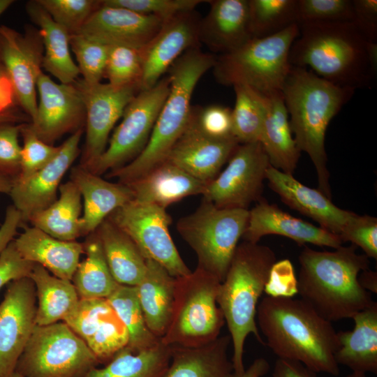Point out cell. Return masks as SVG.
<instances>
[{"mask_svg": "<svg viewBox=\"0 0 377 377\" xmlns=\"http://www.w3.org/2000/svg\"><path fill=\"white\" fill-rule=\"evenodd\" d=\"M15 101L12 84L0 62V114L11 110Z\"/></svg>", "mask_w": 377, "mask_h": 377, "instance_id": "680465c9", "label": "cell"}, {"mask_svg": "<svg viewBox=\"0 0 377 377\" xmlns=\"http://www.w3.org/2000/svg\"><path fill=\"white\" fill-rule=\"evenodd\" d=\"M20 134L23 139L20 172L13 180L24 182L54 158L59 146L49 145L40 140L32 130L30 123L20 124Z\"/></svg>", "mask_w": 377, "mask_h": 377, "instance_id": "7bdbcfd3", "label": "cell"}, {"mask_svg": "<svg viewBox=\"0 0 377 377\" xmlns=\"http://www.w3.org/2000/svg\"><path fill=\"white\" fill-rule=\"evenodd\" d=\"M207 15L200 20L199 39L219 54L234 51L252 38L249 0L209 1Z\"/></svg>", "mask_w": 377, "mask_h": 377, "instance_id": "cb8c5ba5", "label": "cell"}, {"mask_svg": "<svg viewBox=\"0 0 377 377\" xmlns=\"http://www.w3.org/2000/svg\"><path fill=\"white\" fill-rule=\"evenodd\" d=\"M200 17L195 11L165 20L156 34L140 50V90L153 87L186 51L199 47Z\"/></svg>", "mask_w": 377, "mask_h": 377, "instance_id": "ac0fdd59", "label": "cell"}, {"mask_svg": "<svg viewBox=\"0 0 377 377\" xmlns=\"http://www.w3.org/2000/svg\"><path fill=\"white\" fill-rule=\"evenodd\" d=\"M22 117L14 112L12 110L0 114V124L16 123L22 119Z\"/></svg>", "mask_w": 377, "mask_h": 377, "instance_id": "6125c7cd", "label": "cell"}, {"mask_svg": "<svg viewBox=\"0 0 377 377\" xmlns=\"http://www.w3.org/2000/svg\"><path fill=\"white\" fill-rule=\"evenodd\" d=\"M13 0H0V15H2L13 3Z\"/></svg>", "mask_w": 377, "mask_h": 377, "instance_id": "e7e4bbea", "label": "cell"}, {"mask_svg": "<svg viewBox=\"0 0 377 377\" xmlns=\"http://www.w3.org/2000/svg\"><path fill=\"white\" fill-rule=\"evenodd\" d=\"M38 103L35 118L30 122L43 142L53 143L67 133L83 128L85 108L74 84L57 83L42 72L37 80Z\"/></svg>", "mask_w": 377, "mask_h": 377, "instance_id": "e0dca14e", "label": "cell"}, {"mask_svg": "<svg viewBox=\"0 0 377 377\" xmlns=\"http://www.w3.org/2000/svg\"><path fill=\"white\" fill-rule=\"evenodd\" d=\"M71 181L77 187L83 199L82 236L95 232L114 210L133 199L127 184L106 181L80 165L71 169Z\"/></svg>", "mask_w": 377, "mask_h": 377, "instance_id": "d4e9b609", "label": "cell"}, {"mask_svg": "<svg viewBox=\"0 0 377 377\" xmlns=\"http://www.w3.org/2000/svg\"><path fill=\"white\" fill-rule=\"evenodd\" d=\"M269 166L260 142L239 144L226 168L206 186L203 199L221 208L248 209L252 202L261 199Z\"/></svg>", "mask_w": 377, "mask_h": 377, "instance_id": "4fadbf2b", "label": "cell"}, {"mask_svg": "<svg viewBox=\"0 0 377 377\" xmlns=\"http://www.w3.org/2000/svg\"><path fill=\"white\" fill-rule=\"evenodd\" d=\"M59 192V198L48 207L32 216L29 222L54 238L75 241L82 236L81 194L71 180L61 184Z\"/></svg>", "mask_w": 377, "mask_h": 377, "instance_id": "e575fe53", "label": "cell"}, {"mask_svg": "<svg viewBox=\"0 0 377 377\" xmlns=\"http://www.w3.org/2000/svg\"><path fill=\"white\" fill-rule=\"evenodd\" d=\"M176 278L158 263L147 259L143 277L135 286L138 300L149 331L161 339L172 315Z\"/></svg>", "mask_w": 377, "mask_h": 377, "instance_id": "f1b7e54d", "label": "cell"}, {"mask_svg": "<svg viewBox=\"0 0 377 377\" xmlns=\"http://www.w3.org/2000/svg\"><path fill=\"white\" fill-rule=\"evenodd\" d=\"M289 54L291 66L306 68L337 85L370 87L376 76L377 43L350 22L298 24Z\"/></svg>", "mask_w": 377, "mask_h": 377, "instance_id": "7a4b0ae2", "label": "cell"}, {"mask_svg": "<svg viewBox=\"0 0 377 377\" xmlns=\"http://www.w3.org/2000/svg\"><path fill=\"white\" fill-rule=\"evenodd\" d=\"M298 24L352 22L353 0H297Z\"/></svg>", "mask_w": 377, "mask_h": 377, "instance_id": "c3c4849f", "label": "cell"}, {"mask_svg": "<svg viewBox=\"0 0 377 377\" xmlns=\"http://www.w3.org/2000/svg\"><path fill=\"white\" fill-rule=\"evenodd\" d=\"M300 34L294 24L273 35L252 38L230 52L216 56L213 69L221 84H244L261 94L281 91L291 69L290 47Z\"/></svg>", "mask_w": 377, "mask_h": 377, "instance_id": "52a82bcc", "label": "cell"}, {"mask_svg": "<svg viewBox=\"0 0 377 377\" xmlns=\"http://www.w3.org/2000/svg\"><path fill=\"white\" fill-rule=\"evenodd\" d=\"M13 185V179L0 175V193L9 194Z\"/></svg>", "mask_w": 377, "mask_h": 377, "instance_id": "be15d7a7", "label": "cell"}, {"mask_svg": "<svg viewBox=\"0 0 377 377\" xmlns=\"http://www.w3.org/2000/svg\"><path fill=\"white\" fill-rule=\"evenodd\" d=\"M267 296L293 297L298 294L297 279L288 259L276 261L272 265L265 290Z\"/></svg>", "mask_w": 377, "mask_h": 377, "instance_id": "f5cc1de1", "label": "cell"}, {"mask_svg": "<svg viewBox=\"0 0 377 377\" xmlns=\"http://www.w3.org/2000/svg\"><path fill=\"white\" fill-rule=\"evenodd\" d=\"M11 377H22V376L20 375L19 374L14 372V374L12 375Z\"/></svg>", "mask_w": 377, "mask_h": 377, "instance_id": "003e7915", "label": "cell"}, {"mask_svg": "<svg viewBox=\"0 0 377 377\" xmlns=\"http://www.w3.org/2000/svg\"><path fill=\"white\" fill-rule=\"evenodd\" d=\"M170 91L168 76L153 87L140 90L126 106L108 146L89 170L101 175L135 158L147 145L158 113Z\"/></svg>", "mask_w": 377, "mask_h": 377, "instance_id": "8fae6325", "label": "cell"}, {"mask_svg": "<svg viewBox=\"0 0 377 377\" xmlns=\"http://www.w3.org/2000/svg\"><path fill=\"white\" fill-rule=\"evenodd\" d=\"M113 313L107 299H80L63 322L86 343Z\"/></svg>", "mask_w": 377, "mask_h": 377, "instance_id": "ee69618b", "label": "cell"}, {"mask_svg": "<svg viewBox=\"0 0 377 377\" xmlns=\"http://www.w3.org/2000/svg\"><path fill=\"white\" fill-rule=\"evenodd\" d=\"M107 300L127 330V346L132 351L146 350L160 341L146 325L135 286L118 284Z\"/></svg>", "mask_w": 377, "mask_h": 377, "instance_id": "74e56055", "label": "cell"}, {"mask_svg": "<svg viewBox=\"0 0 377 377\" xmlns=\"http://www.w3.org/2000/svg\"><path fill=\"white\" fill-rule=\"evenodd\" d=\"M270 369L269 363L263 357L254 360L251 364L242 372L232 371L227 377H263Z\"/></svg>", "mask_w": 377, "mask_h": 377, "instance_id": "91938a15", "label": "cell"}, {"mask_svg": "<svg viewBox=\"0 0 377 377\" xmlns=\"http://www.w3.org/2000/svg\"><path fill=\"white\" fill-rule=\"evenodd\" d=\"M70 47L75 55L82 80L89 84L101 82L104 77L110 45L75 33L70 35Z\"/></svg>", "mask_w": 377, "mask_h": 377, "instance_id": "60d3db41", "label": "cell"}, {"mask_svg": "<svg viewBox=\"0 0 377 377\" xmlns=\"http://www.w3.org/2000/svg\"><path fill=\"white\" fill-rule=\"evenodd\" d=\"M249 209L221 208L202 199L192 213L181 217L176 228L194 251L198 266L221 283L242 237Z\"/></svg>", "mask_w": 377, "mask_h": 377, "instance_id": "9c48e42d", "label": "cell"}, {"mask_svg": "<svg viewBox=\"0 0 377 377\" xmlns=\"http://www.w3.org/2000/svg\"><path fill=\"white\" fill-rule=\"evenodd\" d=\"M256 322L279 358L300 362L317 374L339 375L334 358L337 332L302 299L265 296L257 306Z\"/></svg>", "mask_w": 377, "mask_h": 377, "instance_id": "6da1fadb", "label": "cell"}, {"mask_svg": "<svg viewBox=\"0 0 377 377\" xmlns=\"http://www.w3.org/2000/svg\"><path fill=\"white\" fill-rule=\"evenodd\" d=\"M281 92L296 145L309 155L316 168L318 189L331 199L325 133L355 89L333 84L307 68L292 66Z\"/></svg>", "mask_w": 377, "mask_h": 377, "instance_id": "277c9868", "label": "cell"}, {"mask_svg": "<svg viewBox=\"0 0 377 377\" xmlns=\"http://www.w3.org/2000/svg\"><path fill=\"white\" fill-rule=\"evenodd\" d=\"M22 223L20 212L13 205L8 206L3 223L0 227V253L14 240L17 228Z\"/></svg>", "mask_w": 377, "mask_h": 377, "instance_id": "9f6ffc18", "label": "cell"}, {"mask_svg": "<svg viewBox=\"0 0 377 377\" xmlns=\"http://www.w3.org/2000/svg\"><path fill=\"white\" fill-rule=\"evenodd\" d=\"M352 331L337 332L339 348L334 358L352 372L377 374V303L356 313Z\"/></svg>", "mask_w": 377, "mask_h": 377, "instance_id": "f546056e", "label": "cell"}, {"mask_svg": "<svg viewBox=\"0 0 377 377\" xmlns=\"http://www.w3.org/2000/svg\"><path fill=\"white\" fill-rule=\"evenodd\" d=\"M262 95L264 117L260 142L272 167L293 175L301 151L290 129L282 92L274 91Z\"/></svg>", "mask_w": 377, "mask_h": 377, "instance_id": "83f0119b", "label": "cell"}, {"mask_svg": "<svg viewBox=\"0 0 377 377\" xmlns=\"http://www.w3.org/2000/svg\"><path fill=\"white\" fill-rule=\"evenodd\" d=\"M277 235L299 245L311 244L337 249L343 244L338 235L283 211L275 204L261 198L249 210V219L242 239L258 243L264 236Z\"/></svg>", "mask_w": 377, "mask_h": 377, "instance_id": "44dd1931", "label": "cell"}, {"mask_svg": "<svg viewBox=\"0 0 377 377\" xmlns=\"http://www.w3.org/2000/svg\"><path fill=\"white\" fill-rule=\"evenodd\" d=\"M43 57L38 31L30 28L22 34L5 25L0 27V62L12 84L15 101L31 121L37 111L36 84L43 72Z\"/></svg>", "mask_w": 377, "mask_h": 377, "instance_id": "9a60e30c", "label": "cell"}, {"mask_svg": "<svg viewBox=\"0 0 377 377\" xmlns=\"http://www.w3.org/2000/svg\"><path fill=\"white\" fill-rule=\"evenodd\" d=\"M73 83L86 114V138L80 165L89 170L105 150L114 124L140 89L135 86L114 87L101 82L89 84L82 79Z\"/></svg>", "mask_w": 377, "mask_h": 377, "instance_id": "5bb4252c", "label": "cell"}, {"mask_svg": "<svg viewBox=\"0 0 377 377\" xmlns=\"http://www.w3.org/2000/svg\"><path fill=\"white\" fill-rule=\"evenodd\" d=\"M346 377H367L366 374L358 373V372H351L350 374L346 376Z\"/></svg>", "mask_w": 377, "mask_h": 377, "instance_id": "03108f58", "label": "cell"}, {"mask_svg": "<svg viewBox=\"0 0 377 377\" xmlns=\"http://www.w3.org/2000/svg\"><path fill=\"white\" fill-rule=\"evenodd\" d=\"M96 232L117 283L136 286L145 274L147 259L135 242L108 218L101 223Z\"/></svg>", "mask_w": 377, "mask_h": 377, "instance_id": "d6a6232c", "label": "cell"}, {"mask_svg": "<svg viewBox=\"0 0 377 377\" xmlns=\"http://www.w3.org/2000/svg\"><path fill=\"white\" fill-rule=\"evenodd\" d=\"M216 55L199 47L186 51L169 68L170 91L158 113L147 145L128 164L110 171L108 176L128 184L163 163L186 128L191 97L201 77L214 66Z\"/></svg>", "mask_w": 377, "mask_h": 377, "instance_id": "5b68a950", "label": "cell"}, {"mask_svg": "<svg viewBox=\"0 0 377 377\" xmlns=\"http://www.w3.org/2000/svg\"><path fill=\"white\" fill-rule=\"evenodd\" d=\"M20 124H0V175L13 180L20 172L22 147L18 141Z\"/></svg>", "mask_w": 377, "mask_h": 377, "instance_id": "816d5d0a", "label": "cell"}, {"mask_svg": "<svg viewBox=\"0 0 377 377\" xmlns=\"http://www.w3.org/2000/svg\"><path fill=\"white\" fill-rule=\"evenodd\" d=\"M360 285L368 292L377 293L376 272L367 269L360 272L358 276Z\"/></svg>", "mask_w": 377, "mask_h": 377, "instance_id": "94428289", "label": "cell"}, {"mask_svg": "<svg viewBox=\"0 0 377 377\" xmlns=\"http://www.w3.org/2000/svg\"><path fill=\"white\" fill-rule=\"evenodd\" d=\"M54 22L68 32L77 33L92 13L99 7L100 1L94 0H36Z\"/></svg>", "mask_w": 377, "mask_h": 377, "instance_id": "bcb514c9", "label": "cell"}, {"mask_svg": "<svg viewBox=\"0 0 377 377\" xmlns=\"http://www.w3.org/2000/svg\"><path fill=\"white\" fill-rule=\"evenodd\" d=\"M126 184L134 201L165 209L186 197L202 195L207 185L168 161Z\"/></svg>", "mask_w": 377, "mask_h": 377, "instance_id": "484cf974", "label": "cell"}, {"mask_svg": "<svg viewBox=\"0 0 377 377\" xmlns=\"http://www.w3.org/2000/svg\"><path fill=\"white\" fill-rule=\"evenodd\" d=\"M352 23L369 42L377 43V1L353 0Z\"/></svg>", "mask_w": 377, "mask_h": 377, "instance_id": "11a10c76", "label": "cell"}, {"mask_svg": "<svg viewBox=\"0 0 377 377\" xmlns=\"http://www.w3.org/2000/svg\"><path fill=\"white\" fill-rule=\"evenodd\" d=\"M201 0H104V6L124 8L144 15H154L164 20L173 16L194 10Z\"/></svg>", "mask_w": 377, "mask_h": 377, "instance_id": "681fc988", "label": "cell"}, {"mask_svg": "<svg viewBox=\"0 0 377 377\" xmlns=\"http://www.w3.org/2000/svg\"><path fill=\"white\" fill-rule=\"evenodd\" d=\"M26 10L39 27L43 45V68L60 83L75 82L80 71L71 54V34L54 22L36 0L27 2Z\"/></svg>", "mask_w": 377, "mask_h": 377, "instance_id": "4dcf8cb0", "label": "cell"}, {"mask_svg": "<svg viewBox=\"0 0 377 377\" xmlns=\"http://www.w3.org/2000/svg\"><path fill=\"white\" fill-rule=\"evenodd\" d=\"M142 75L139 50L123 45H110L104 77L114 87L135 86L140 89Z\"/></svg>", "mask_w": 377, "mask_h": 377, "instance_id": "b9f144b4", "label": "cell"}, {"mask_svg": "<svg viewBox=\"0 0 377 377\" xmlns=\"http://www.w3.org/2000/svg\"><path fill=\"white\" fill-rule=\"evenodd\" d=\"M221 282L197 267L189 274L176 278L172 315L160 339L169 346L199 347L219 337L225 323L216 297Z\"/></svg>", "mask_w": 377, "mask_h": 377, "instance_id": "ba28073f", "label": "cell"}, {"mask_svg": "<svg viewBox=\"0 0 377 377\" xmlns=\"http://www.w3.org/2000/svg\"><path fill=\"white\" fill-rule=\"evenodd\" d=\"M356 249L353 244L330 251L306 246L299 256L298 294L331 323L352 318L374 302L358 280L369 268V258Z\"/></svg>", "mask_w": 377, "mask_h": 377, "instance_id": "3957f363", "label": "cell"}, {"mask_svg": "<svg viewBox=\"0 0 377 377\" xmlns=\"http://www.w3.org/2000/svg\"><path fill=\"white\" fill-rule=\"evenodd\" d=\"M165 20L117 6L101 3L77 32L108 45L142 48Z\"/></svg>", "mask_w": 377, "mask_h": 377, "instance_id": "ffe728a7", "label": "cell"}, {"mask_svg": "<svg viewBox=\"0 0 377 377\" xmlns=\"http://www.w3.org/2000/svg\"><path fill=\"white\" fill-rule=\"evenodd\" d=\"M339 237L360 247L369 258L377 259V219L369 215H354L343 228Z\"/></svg>", "mask_w": 377, "mask_h": 377, "instance_id": "f907efd6", "label": "cell"}, {"mask_svg": "<svg viewBox=\"0 0 377 377\" xmlns=\"http://www.w3.org/2000/svg\"><path fill=\"white\" fill-rule=\"evenodd\" d=\"M83 128L71 135L54 158L24 182L13 180L9 193L13 205L20 212L22 222L46 209L57 199V191L66 172L77 157Z\"/></svg>", "mask_w": 377, "mask_h": 377, "instance_id": "d6986e66", "label": "cell"}, {"mask_svg": "<svg viewBox=\"0 0 377 377\" xmlns=\"http://www.w3.org/2000/svg\"><path fill=\"white\" fill-rule=\"evenodd\" d=\"M170 360L171 347L161 340L156 345L137 353L126 346L103 367L94 368L85 377H163Z\"/></svg>", "mask_w": 377, "mask_h": 377, "instance_id": "d590c367", "label": "cell"}, {"mask_svg": "<svg viewBox=\"0 0 377 377\" xmlns=\"http://www.w3.org/2000/svg\"><path fill=\"white\" fill-rule=\"evenodd\" d=\"M230 335L199 347H171L170 365L163 377H227L233 371L228 356Z\"/></svg>", "mask_w": 377, "mask_h": 377, "instance_id": "1f68e13d", "label": "cell"}, {"mask_svg": "<svg viewBox=\"0 0 377 377\" xmlns=\"http://www.w3.org/2000/svg\"><path fill=\"white\" fill-rule=\"evenodd\" d=\"M239 145L234 138L216 140L205 136L188 123L165 161L208 184L219 174Z\"/></svg>", "mask_w": 377, "mask_h": 377, "instance_id": "603a6c76", "label": "cell"}, {"mask_svg": "<svg viewBox=\"0 0 377 377\" xmlns=\"http://www.w3.org/2000/svg\"><path fill=\"white\" fill-rule=\"evenodd\" d=\"M83 244L86 258L78 264L71 281L80 299H107L119 283L110 272L96 231Z\"/></svg>", "mask_w": 377, "mask_h": 377, "instance_id": "8d00e7d4", "label": "cell"}, {"mask_svg": "<svg viewBox=\"0 0 377 377\" xmlns=\"http://www.w3.org/2000/svg\"><path fill=\"white\" fill-rule=\"evenodd\" d=\"M232 135L239 144L260 142L264 117L262 94L244 84L233 86Z\"/></svg>", "mask_w": 377, "mask_h": 377, "instance_id": "f35d334b", "label": "cell"}, {"mask_svg": "<svg viewBox=\"0 0 377 377\" xmlns=\"http://www.w3.org/2000/svg\"><path fill=\"white\" fill-rule=\"evenodd\" d=\"M276 261L275 253L270 247L244 241L238 244L225 279L219 285L216 302L230 333L235 372L245 369L244 348L249 334L265 345L257 326L256 311Z\"/></svg>", "mask_w": 377, "mask_h": 377, "instance_id": "8992f818", "label": "cell"}, {"mask_svg": "<svg viewBox=\"0 0 377 377\" xmlns=\"http://www.w3.org/2000/svg\"><path fill=\"white\" fill-rule=\"evenodd\" d=\"M108 218L131 237L146 259L158 263L173 277L191 272L170 234L172 219L166 209L132 200Z\"/></svg>", "mask_w": 377, "mask_h": 377, "instance_id": "7c38bea8", "label": "cell"}, {"mask_svg": "<svg viewBox=\"0 0 377 377\" xmlns=\"http://www.w3.org/2000/svg\"><path fill=\"white\" fill-rule=\"evenodd\" d=\"M14 243L25 260L43 266L57 277L71 281L84 253V244L58 239L34 226L26 228Z\"/></svg>", "mask_w": 377, "mask_h": 377, "instance_id": "4316f807", "label": "cell"}, {"mask_svg": "<svg viewBox=\"0 0 377 377\" xmlns=\"http://www.w3.org/2000/svg\"><path fill=\"white\" fill-rule=\"evenodd\" d=\"M272 377H317V373L300 362L278 358L274 364Z\"/></svg>", "mask_w": 377, "mask_h": 377, "instance_id": "6f0895ef", "label": "cell"}, {"mask_svg": "<svg viewBox=\"0 0 377 377\" xmlns=\"http://www.w3.org/2000/svg\"><path fill=\"white\" fill-rule=\"evenodd\" d=\"M270 188L289 207L309 217L325 230L339 235L354 212L335 205L318 188H310L272 165L266 172Z\"/></svg>", "mask_w": 377, "mask_h": 377, "instance_id": "7402d4cb", "label": "cell"}, {"mask_svg": "<svg viewBox=\"0 0 377 377\" xmlns=\"http://www.w3.org/2000/svg\"><path fill=\"white\" fill-rule=\"evenodd\" d=\"M34 265L22 257L13 240L0 253V290L13 280L29 277Z\"/></svg>", "mask_w": 377, "mask_h": 377, "instance_id": "db71d44e", "label": "cell"}, {"mask_svg": "<svg viewBox=\"0 0 377 377\" xmlns=\"http://www.w3.org/2000/svg\"><path fill=\"white\" fill-rule=\"evenodd\" d=\"M128 343L127 330L114 312L102 323L86 344L100 364H106Z\"/></svg>", "mask_w": 377, "mask_h": 377, "instance_id": "f6af8a7d", "label": "cell"}, {"mask_svg": "<svg viewBox=\"0 0 377 377\" xmlns=\"http://www.w3.org/2000/svg\"><path fill=\"white\" fill-rule=\"evenodd\" d=\"M188 123L200 133L213 139L234 138L232 109L221 105L192 106Z\"/></svg>", "mask_w": 377, "mask_h": 377, "instance_id": "7dc6e473", "label": "cell"}, {"mask_svg": "<svg viewBox=\"0 0 377 377\" xmlns=\"http://www.w3.org/2000/svg\"><path fill=\"white\" fill-rule=\"evenodd\" d=\"M252 38H263L298 24L297 0H249Z\"/></svg>", "mask_w": 377, "mask_h": 377, "instance_id": "ab89813d", "label": "cell"}, {"mask_svg": "<svg viewBox=\"0 0 377 377\" xmlns=\"http://www.w3.org/2000/svg\"><path fill=\"white\" fill-rule=\"evenodd\" d=\"M36 294L30 277L8 283L0 303V377H11L36 326Z\"/></svg>", "mask_w": 377, "mask_h": 377, "instance_id": "2e32d148", "label": "cell"}, {"mask_svg": "<svg viewBox=\"0 0 377 377\" xmlns=\"http://www.w3.org/2000/svg\"><path fill=\"white\" fill-rule=\"evenodd\" d=\"M99 362L64 322L36 325L15 372L22 377H85Z\"/></svg>", "mask_w": 377, "mask_h": 377, "instance_id": "30bf717a", "label": "cell"}, {"mask_svg": "<svg viewBox=\"0 0 377 377\" xmlns=\"http://www.w3.org/2000/svg\"><path fill=\"white\" fill-rule=\"evenodd\" d=\"M29 277L34 283L38 300L36 325L64 321L80 301L72 281L54 276L38 264L34 265Z\"/></svg>", "mask_w": 377, "mask_h": 377, "instance_id": "836d02e7", "label": "cell"}]
</instances>
